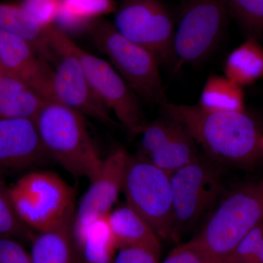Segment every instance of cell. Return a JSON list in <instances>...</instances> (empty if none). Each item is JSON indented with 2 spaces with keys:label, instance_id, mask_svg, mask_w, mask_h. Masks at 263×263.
Returning a JSON list of instances; mask_svg holds the SVG:
<instances>
[{
  "label": "cell",
  "instance_id": "6da1fadb",
  "mask_svg": "<svg viewBox=\"0 0 263 263\" xmlns=\"http://www.w3.org/2000/svg\"><path fill=\"white\" fill-rule=\"evenodd\" d=\"M164 117L182 126L211 160L248 169L263 160V131L243 112H215L199 105L165 103Z\"/></svg>",
  "mask_w": 263,
  "mask_h": 263
},
{
  "label": "cell",
  "instance_id": "7a4b0ae2",
  "mask_svg": "<svg viewBox=\"0 0 263 263\" xmlns=\"http://www.w3.org/2000/svg\"><path fill=\"white\" fill-rule=\"evenodd\" d=\"M34 121L50 157L74 177H94L103 159L90 138L81 114L47 100Z\"/></svg>",
  "mask_w": 263,
  "mask_h": 263
},
{
  "label": "cell",
  "instance_id": "3957f363",
  "mask_svg": "<svg viewBox=\"0 0 263 263\" xmlns=\"http://www.w3.org/2000/svg\"><path fill=\"white\" fill-rule=\"evenodd\" d=\"M263 220V181L230 192L194 238L214 263H220Z\"/></svg>",
  "mask_w": 263,
  "mask_h": 263
},
{
  "label": "cell",
  "instance_id": "277c9868",
  "mask_svg": "<svg viewBox=\"0 0 263 263\" xmlns=\"http://www.w3.org/2000/svg\"><path fill=\"white\" fill-rule=\"evenodd\" d=\"M15 212L32 231L57 228L75 216V193L58 174L31 171L8 187Z\"/></svg>",
  "mask_w": 263,
  "mask_h": 263
},
{
  "label": "cell",
  "instance_id": "5b68a950",
  "mask_svg": "<svg viewBox=\"0 0 263 263\" xmlns=\"http://www.w3.org/2000/svg\"><path fill=\"white\" fill-rule=\"evenodd\" d=\"M97 48L138 95L148 103H167L165 90L155 55L121 34L114 24L103 18L87 29Z\"/></svg>",
  "mask_w": 263,
  "mask_h": 263
},
{
  "label": "cell",
  "instance_id": "8992f818",
  "mask_svg": "<svg viewBox=\"0 0 263 263\" xmlns=\"http://www.w3.org/2000/svg\"><path fill=\"white\" fill-rule=\"evenodd\" d=\"M122 191L126 202L149 224L159 238H173L171 174L146 159L129 155Z\"/></svg>",
  "mask_w": 263,
  "mask_h": 263
},
{
  "label": "cell",
  "instance_id": "52a82bcc",
  "mask_svg": "<svg viewBox=\"0 0 263 263\" xmlns=\"http://www.w3.org/2000/svg\"><path fill=\"white\" fill-rule=\"evenodd\" d=\"M230 14L227 0H187L175 29V72L210 56L220 42Z\"/></svg>",
  "mask_w": 263,
  "mask_h": 263
},
{
  "label": "cell",
  "instance_id": "ba28073f",
  "mask_svg": "<svg viewBox=\"0 0 263 263\" xmlns=\"http://www.w3.org/2000/svg\"><path fill=\"white\" fill-rule=\"evenodd\" d=\"M66 34L57 26L50 29V42L56 62L52 76L54 101L83 117L91 118L105 125H115L110 110L95 92L80 62L67 46Z\"/></svg>",
  "mask_w": 263,
  "mask_h": 263
},
{
  "label": "cell",
  "instance_id": "9c48e42d",
  "mask_svg": "<svg viewBox=\"0 0 263 263\" xmlns=\"http://www.w3.org/2000/svg\"><path fill=\"white\" fill-rule=\"evenodd\" d=\"M114 25L124 37L153 53L160 65L175 62L174 20L161 0H122Z\"/></svg>",
  "mask_w": 263,
  "mask_h": 263
},
{
  "label": "cell",
  "instance_id": "30bf717a",
  "mask_svg": "<svg viewBox=\"0 0 263 263\" xmlns=\"http://www.w3.org/2000/svg\"><path fill=\"white\" fill-rule=\"evenodd\" d=\"M173 238L193 226L212 209L222 188L220 172L211 161L196 160L171 175Z\"/></svg>",
  "mask_w": 263,
  "mask_h": 263
},
{
  "label": "cell",
  "instance_id": "8fae6325",
  "mask_svg": "<svg viewBox=\"0 0 263 263\" xmlns=\"http://www.w3.org/2000/svg\"><path fill=\"white\" fill-rule=\"evenodd\" d=\"M66 43L80 62L98 98L113 112L130 136L141 134L146 125L139 98L111 64L85 51L66 34Z\"/></svg>",
  "mask_w": 263,
  "mask_h": 263
},
{
  "label": "cell",
  "instance_id": "7c38bea8",
  "mask_svg": "<svg viewBox=\"0 0 263 263\" xmlns=\"http://www.w3.org/2000/svg\"><path fill=\"white\" fill-rule=\"evenodd\" d=\"M129 154L120 148L103 160L76 210L74 226L108 216L122 191Z\"/></svg>",
  "mask_w": 263,
  "mask_h": 263
},
{
  "label": "cell",
  "instance_id": "4fadbf2b",
  "mask_svg": "<svg viewBox=\"0 0 263 263\" xmlns=\"http://www.w3.org/2000/svg\"><path fill=\"white\" fill-rule=\"evenodd\" d=\"M50 155L30 119H0V178L42 163Z\"/></svg>",
  "mask_w": 263,
  "mask_h": 263
},
{
  "label": "cell",
  "instance_id": "5bb4252c",
  "mask_svg": "<svg viewBox=\"0 0 263 263\" xmlns=\"http://www.w3.org/2000/svg\"><path fill=\"white\" fill-rule=\"evenodd\" d=\"M0 65L5 72L27 83L45 100L54 101L53 69L27 41L0 30Z\"/></svg>",
  "mask_w": 263,
  "mask_h": 263
},
{
  "label": "cell",
  "instance_id": "9a60e30c",
  "mask_svg": "<svg viewBox=\"0 0 263 263\" xmlns=\"http://www.w3.org/2000/svg\"><path fill=\"white\" fill-rule=\"evenodd\" d=\"M108 216L83 226H73L74 243L79 262L113 263L119 249Z\"/></svg>",
  "mask_w": 263,
  "mask_h": 263
},
{
  "label": "cell",
  "instance_id": "2e32d148",
  "mask_svg": "<svg viewBox=\"0 0 263 263\" xmlns=\"http://www.w3.org/2000/svg\"><path fill=\"white\" fill-rule=\"evenodd\" d=\"M38 23L19 4L0 3V30L22 38L46 62H54L50 29Z\"/></svg>",
  "mask_w": 263,
  "mask_h": 263
},
{
  "label": "cell",
  "instance_id": "e0dca14e",
  "mask_svg": "<svg viewBox=\"0 0 263 263\" xmlns=\"http://www.w3.org/2000/svg\"><path fill=\"white\" fill-rule=\"evenodd\" d=\"M108 218L118 249L138 247L160 254L161 243L158 235L127 202L113 209Z\"/></svg>",
  "mask_w": 263,
  "mask_h": 263
},
{
  "label": "cell",
  "instance_id": "ac0fdd59",
  "mask_svg": "<svg viewBox=\"0 0 263 263\" xmlns=\"http://www.w3.org/2000/svg\"><path fill=\"white\" fill-rule=\"evenodd\" d=\"M74 218L32 235L29 251L32 263H79L72 232Z\"/></svg>",
  "mask_w": 263,
  "mask_h": 263
},
{
  "label": "cell",
  "instance_id": "d6986e66",
  "mask_svg": "<svg viewBox=\"0 0 263 263\" xmlns=\"http://www.w3.org/2000/svg\"><path fill=\"white\" fill-rule=\"evenodd\" d=\"M47 100L18 78L0 73V119L34 120Z\"/></svg>",
  "mask_w": 263,
  "mask_h": 263
},
{
  "label": "cell",
  "instance_id": "ffe728a7",
  "mask_svg": "<svg viewBox=\"0 0 263 263\" xmlns=\"http://www.w3.org/2000/svg\"><path fill=\"white\" fill-rule=\"evenodd\" d=\"M224 76L239 86L254 84L263 76V47L257 39L248 37L231 52L224 66Z\"/></svg>",
  "mask_w": 263,
  "mask_h": 263
},
{
  "label": "cell",
  "instance_id": "44dd1931",
  "mask_svg": "<svg viewBox=\"0 0 263 263\" xmlns=\"http://www.w3.org/2000/svg\"><path fill=\"white\" fill-rule=\"evenodd\" d=\"M115 0H61L54 23L64 32L88 29L97 19L115 13Z\"/></svg>",
  "mask_w": 263,
  "mask_h": 263
},
{
  "label": "cell",
  "instance_id": "7402d4cb",
  "mask_svg": "<svg viewBox=\"0 0 263 263\" xmlns=\"http://www.w3.org/2000/svg\"><path fill=\"white\" fill-rule=\"evenodd\" d=\"M241 86L226 76H209L200 95L199 106L215 112L245 111Z\"/></svg>",
  "mask_w": 263,
  "mask_h": 263
},
{
  "label": "cell",
  "instance_id": "603a6c76",
  "mask_svg": "<svg viewBox=\"0 0 263 263\" xmlns=\"http://www.w3.org/2000/svg\"><path fill=\"white\" fill-rule=\"evenodd\" d=\"M199 157L196 142L179 124L174 136L146 160L171 175L196 160Z\"/></svg>",
  "mask_w": 263,
  "mask_h": 263
},
{
  "label": "cell",
  "instance_id": "cb8c5ba5",
  "mask_svg": "<svg viewBox=\"0 0 263 263\" xmlns=\"http://www.w3.org/2000/svg\"><path fill=\"white\" fill-rule=\"evenodd\" d=\"M32 231L22 222L12 203L8 187L0 178V238H13L20 240H30Z\"/></svg>",
  "mask_w": 263,
  "mask_h": 263
},
{
  "label": "cell",
  "instance_id": "d4e9b609",
  "mask_svg": "<svg viewBox=\"0 0 263 263\" xmlns=\"http://www.w3.org/2000/svg\"><path fill=\"white\" fill-rule=\"evenodd\" d=\"M230 13L249 34L257 39L263 33V0H227Z\"/></svg>",
  "mask_w": 263,
  "mask_h": 263
},
{
  "label": "cell",
  "instance_id": "484cf974",
  "mask_svg": "<svg viewBox=\"0 0 263 263\" xmlns=\"http://www.w3.org/2000/svg\"><path fill=\"white\" fill-rule=\"evenodd\" d=\"M179 124L171 119H159L147 124L141 132L140 155L142 158H148L152 153L164 146L174 136Z\"/></svg>",
  "mask_w": 263,
  "mask_h": 263
},
{
  "label": "cell",
  "instance_id": "4316f807",
  "mask_svg": "<svg viewBox=\"0 0 263 263\" xmlns=\"http://www.w3.org/2000/svg\"><path fill=\"white\" fill-rule=\"evenodd\" d=\"M263 239V220L246 235L220 263H246L255 253Z\"/></svg>",
  "mask_w": 263,
  "mask_h": 263
},
{
  "label": "cell",
  "instance_id": "83f0119b",
  "mask_svg": "<svg viewBox=\"0 0 263 263\" xmlns=\"http://www.w3.org/2000/svg\"><path fill=\"white\" fill-rule=\"evenodd\" d=\"M21 6L45 27L54 25L61 0H21Z\"/></svg>",
  "mask_w": 263,
  "mask_h": 263
},
{
  "label": "cell",
  "instance_id": "f1b7e54d",
  "mask_svg": "<svg viewBox=\"0 0 263 263\" xmlns=\"http://www.w3.org/2000/svg\"><path fill=\"white\" fill-rule=\"evenodd\" d=\"M160 263H214L195 239L178 246Z\"/></svg>",
  "mask_w": 263,
  "mask_h": 263
},
{
  "label": "cell",
  "instance_id": "f546056e",
  "mask_svg": "<svg viewBox=\"0 0 263 263\" xmlns=\"http://www.w3.org/2000/svg\"><path fill=\"white\" fill-rule=\"evenodd\" d=\"M0 263H32L30 254L20 240L0 238Z\"/></svg>",
  "mask_w": 263,
  "mask_h": 263
},
{
  "label": "cell",
  "instance_id": "4dcf8cb0",
  "mask_svg": "<svg viewBox=\"0 0 263 263\" xmlns=\"http://www.w3.org/2000/svg\"><path fill=\"white\" fill-rule=\"evenodd\" d=\"M160 254L138 247L119 249L113 263H160Z\"/></svg>",
  "mask_w": 263,
  "mask_h": 263
},
{
  "label": "cell",
  "instance_id": "1f68e13d",
  "mask_svg": "<svg viewBox=\"0 0 263 263\" xmlns=\"http://www.w3.org/2000/svg\"><path fill=\"white\" fill-rule=\"evenodd\" d=\"M246 263H263V239L255 253Z\"/></svg>",
  "mask_w": 263,
  "mask_h": 263
},
{
  "label": "cell",
  "instance_id": "d6a6232c",
  "mask_svg": "<svg viewBox=\"0 0 263 263\" xmlns=\"http://www.w3.org/2000/svg\"><path fill=\"white\" fill-rule=\"evenodd\" d=\"M3 72H4V70H3V67H2L1 65H0V73Z\"/></svg>",
  "mask_w": 263,
  "mask_h": 263
}]
</instances>
